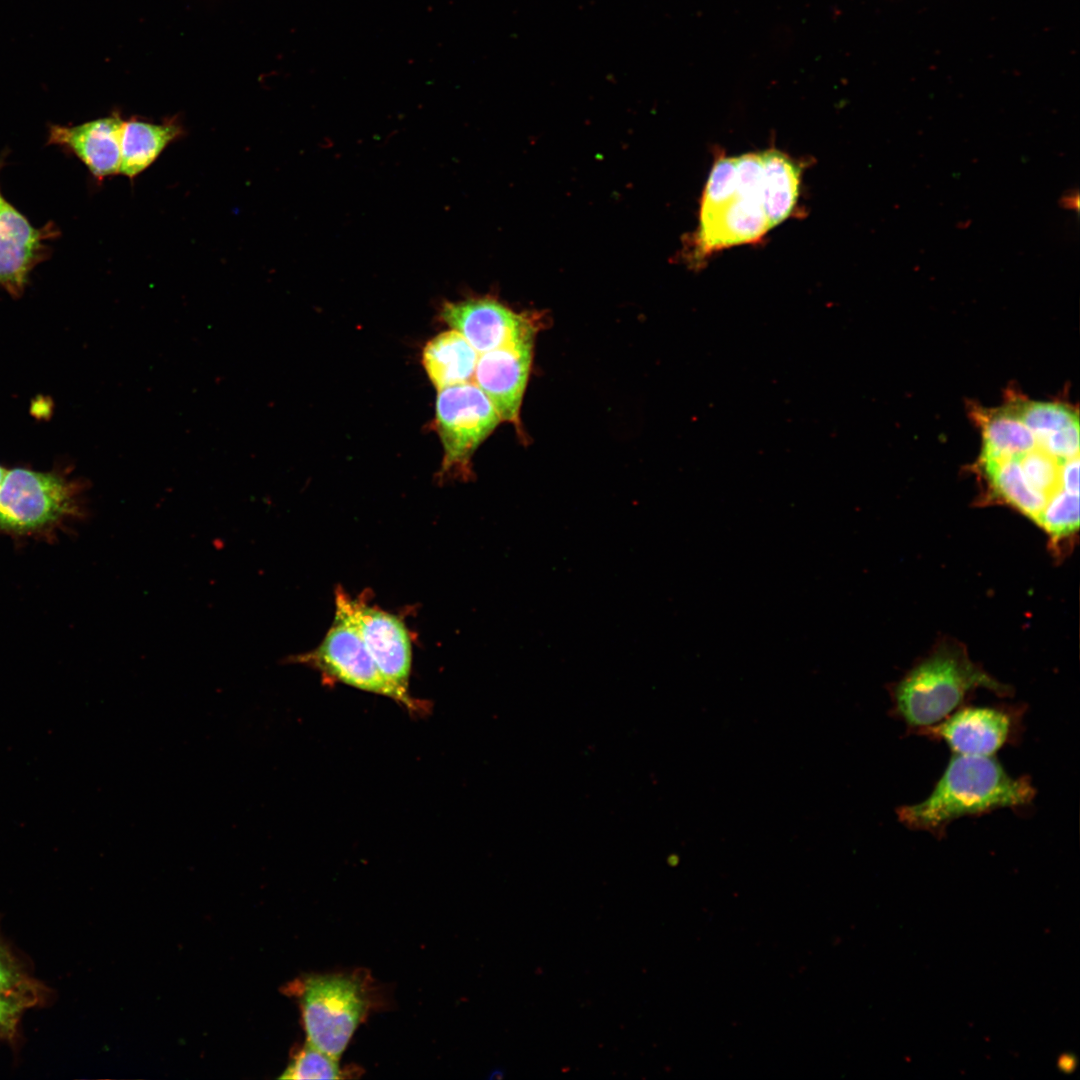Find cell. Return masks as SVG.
Segmentation results:
<instances>
[{
	"label": "cell",
	"instance_id": "obj_1",
	"mask_svg": "<svg viewBox=\"0 0 1080 1080\" xmlns=\"http://www.w3.org/2000/svg\"><path fill=\"white\" fill-rule=\"evenodd\" d=\"M1037 791L1028 775H1010L994 756L953 753L930 794L922 801L896 808L898 821L913 831L944 837L947 827L963 817L999 809L1029 810Z\"/></svg>",
	"mask_w": 1080,
	"mask_h": 1080
},
{
	"label": "cell",
	"instance_id": "obj_2",
	"mask_svg": "<svg viewBox=\"0 0 1080 1080\" xmlns=\"http://www.w3.org/2000/svg\"><path fill=\"white\" fill-rule=\"evenodd\" d=\"M1011 697L1013 687L999 682L971 661L959 643L945 641L889 686L890 714L908 734L933 726L965 705L975 690Z\"/></svg>",
	"mask_w": 1080,
	"mask_h": 1080
},
{
	"label": "cell",
	"instance_id": "obj_3",
	"mask_svg": "<svg viewBox=\"0 0 1080 1080\" xmlns=\"http://www.w3.org/2000/svg\"><path fill=\"white\" fill-rule=\"evenodd\" d=\"M300 1005L306 1042L340 1058L378 1003L367 970L305 975L289 985Z\"/></svg>",
	"mask_w": 1080,
	"mask_h": 1080
},
{
	"label": "cell",
	"instance_id": "obj_4",
	"mask_svg": "<svg viewBox=\"0 0 1080 1080\" xmlns=\"http://www.w3.org/2000/svg\"><path fill=\"white\" fill-rule=\"evenodd\" d=\"M286 661L309 666L328 680L389 697L410 713L426 711L427 704L394 686L381 673L351 612L349 595L341 588L335 592L334 621L322 642L315 649L290 656Z\"/></svg>",
	"mask_w": 1080,
	"mask_h": 1080
},
{
	"label": "cell",
	"instance_id": "obj_5",
	"mask_svg": "<svg viewBox=\"0 0 1080 1080\" xmlns=\"http://www.w3.org/2000/svg\"><path fill=\"white\" fill-rule=\"evenodd\" d=\"M435 428L444 456L439 475L471 474L470 460L477 447L501 422L493 404L475 383H461L439 390Z\"/></svg>",
	"mask_w": 1080,
	"mask_h": 1080
},
{
	"label": "cell",
	"instance_id": "obj_6",
	"mask_svg": "<svg viewBox=\"0 0 1080 1080\" xmlns=\"http://www.w3.org/2000/svg\"><path fill=\"white\" fill-rule=\"evenodd\" d=\"M76 488L57 474L7 470L0 485V530L32 532L77 512Z\"/></svg>",
	"mask_w": 1080,
	"mask_h": 1080
},
{
	"label": "cell",
	"instance_id": "obj_7",
	"mask_svg": "<svg viewBox=\"0 0 1080 1080\" xmlns=\"http://www.w3.org/2000/svg\"><path fill=\"white\" fill-rule=\"evenodd\" d=\"M1026 711V704H965L916 735L944 742L956 754L994 756L1003 747L1019 742Z\"/></svg>",
	"mask_w": 1080,
	"mask_h": 1080
},
{
	"label": "cell",
	"instance_id": "obj_8",
	"mask_svg": "<svg viewBox=\"0 0 1080 1080\" xmlns=\"http://www.w3.org/2000/svg\"><path fill=\"white\" fill-rule=\"evenodd\" d=\"M440 318L458 331L478 354L527 337L536 326L527 314H519L493 297H469L442 304Z\"/></svg>",
	"mask_w": 1080,
	"mask_h": 1080
},
{
	"label": "cell",
	"instance_id": "obj_9",
	"mask_svg": "<svg viewBox=\"0 0 1080 1080\" xmlns=\"http://www.w3.org/2000/svg\"><path fill=\"white\" fill-rule=\"evenodd\" d=\"M60 231L53 223L35 228L0 192V286L22 295L33 268L49 257L46 240Z\"/></svg>",
	"mask_w": 1080,
	"mask_h": 1080
},
{
	"label": "cell",
	"instance_id": "obj_10",
	"mask_svg": "<svg viewBox=\"0 0 1080 1080\" xmlns=\"http://www.w3.org/2000/svg\"><path fill=\"white\" fill-rule=\"evenodd\" d=\"M534 337L482 353L475 384L493 404L501 421L519 425V411L529 376Z\"/></svg>",
	"mask_w": 1080,
	"mask_h": 1080
},
{
	"label": "cell",
	"instance_id": "obj_11",
	"mask_svg": "<svg viewBox=\"0 0 1080 1080\" xmlns=\"http://www.w3.org/2000/svg\"><path fill=\"white\" fill-rule=\"evenodd\" d=\"M349 606L362 638L384 677L409 692L412 648L408 630L396 615L349 596Z\"/></svg>",
	"mask_w": 1080,
	"mask_h": 1080
},
{
	"label": "cell",
	"instance_id": "obj_12",
	"mask_svg": "<svg viewBox=\"0 0 1080 1080\" xmlns=\"http://www.w3.org/2000/svg\"><path fill=\"white\" fill-rule=\"evenodd\" d=\"M124 120L118 113L79 125H49L48 144L75 155L92 176L102 181L119 173L120 138Z\"/></svg>",
	"mask_w": 1080,
	"mask_h": 1080
},
{
	"label": "cell",
	"instance_id": "obj_13",
	"mask_svg": "<svg viewBox=\"0 0 1080 1080\" xmlns=\"http://www.w3.org/2000/svg\"><path fill=\"white\" fill-rule=\"evenodd\" d=\"M770 229L762 201L745 195L736 186L735 195L714 211L700 215L696 248L700 255L733 245L760 240Z\"/></svg>",
	"mask_w": 1080,
	"mask_h": 1080
},
{
	"label": "cell",
	"instance_id": "obj_14",
	"mask_svg": "<svg viewBox=\"0 0 1080 1080\" xmlns=\"http://www.w3.org/2000/svg\"><path fill=\"white\" fill-rule=\"evenodd\" d=\"M971 416L981 431L980 461L1018 458L1037 447L1033 433L1006 404L999 408L975 406Z\"/></svg>",
	"mask_w": 1080,
	"mask_h": 1080
},
{
	"label": "cell",
	"instance_id": "obj_15",
	"mask_svg": "<svg viewBox=\"0 0 1080 1080\" xmlns=\"http://www.w3.org/2000/svg\"><path fill=\"white\" fill-rule=\"evenodd\" d=\"M182 134L183 128L176 120L161 124L138 119L124 121L120 138L119 173L130 179L137 177Z\"/></svg>",
	"mask_w": 1080,
	"mask_h": 1080
},
{
	"label": "cell",
	"instance_id": "obj_16",
	"mask_svg": "<svg viewBox=\"0 0 1080 1080\" xmlns=\"http://www.w3.org/2000/svg\"><path fill=\"white\" fill-rule=\"evenodd\" d=\"M477 360L478 353L454 329L432 338L422 353L424 369L438 391L469 382L474 377Z\"/></svg>",
	"mask_w": 1080,
	"mask_h": 1080
},
{
	"label": "cell",
	"instance_id": "obj_17",
	"mask_svg": "<svg viewBox=\"0 0 1080 1080\" xmlns=\"http://www.w3.org/2000/svg\"><path fill=\"white\" fill-rule=\"evenodd\" d=\"M762 162V204L770 229L791 213L799 192L800 168L784 153L768 150Z\"/></svg>",
	"mask_w": 1080,
	"mask_h": 1080
},
{
	"label": "cell",
	"instance_id": "obj_18",
	"mask_svg": "<svg viewBox=\"0 0 1080 1080\" xmlns=\"http://www.w3.org/2000/svg\"><path fill=\"white\" fill-rule=\"evenodd\" d=\"M993 494L1033 521H1037L1048 498L1025 478L1018 458L979 460Z\"/></svg>",
	"mask_w": 1080,
	"mask_h": 1080
},
{
	"label": "cell",
	"instance_id": "obj_19",
	"mask_svg": "<svg viewBox=\"0 0 1080 1080\" xmlns=\"http://www.w3.org/2000/svg\"><path fill=\"white\" fill-rule=\"evenodd\" d=\"M1006 405L1030 429L1036 440L1079 421L1077 411L1063 403L1033 401L1014 394Z\"/></svg>",
	"mask_w": 1080,
	"mask_h": 1080
},
{
	"label": "cell",
	"instance_id": "obj_20",
	"mask_svg": "<svg viewBox=\"0 0 1080 1080\" xmlns=\"http://www.w3.org/2000/svg\"><path fill=\"white\" fill-rule=\"evenodd\" d=\"M359 1070L342 1068L335 1058L306 1042L287 1065L280 1079H344Z\"/></svg>",
	"mask_w": 1080,
	"mask_h": 1080
},
{
	"label": "cell",
	"instance_id": "obj_21",
	"mask_svg": "<svg viewBox=\"0 0 1080 1080\" xmlns=\"http://www.w3.org/2000/svg\"><path fill=\"white\" fill-rule=\"evenodd\" d=\"M1036 522L1054 543L1071 537L1079 527V494L1059 489L1048 498Z\"/></svg>",
	"mask_w": 1080,
	"mask_h": 1080
},
{
	"label": "cell",
	"instance_id": "obj_22",
	"mask_svg": "<svg viewBox=\"0 0 1080 1080\" xmlns=\"http://www.w3.org/2000/svg\"><path fill=\"white\" fill-rule=\"evenodd\" d=\"M1018 461L1030 485L1047 498L1061 489V461L1055 457L1036 447L1019 456Z\"/></svg>",
	"mask_w": 1080,
	"mask_h": 1080
},
{
	"label": "cell",
	"instance_id": "obj_23",
	"mask_svg": "<svg viewBox=\"0 0 1080 1080\" xmlns=\"http://www.w3.org/2000/svg\"><path fill=\"white\" fill-rule=\"evenodd\" d=\"M40 994V986L30 979L13 988L0 990V1039L14 1035L22 1013L39 1000Z\"/></svg>",
	"mask_w": 1080,
	"mask_h": 1080
},
{
	"label": "cell",
	"instance_id": "obj_24",
	"mask_svg": "<svg viewBox=\"0 0 1080 1080\" xmlns=\"http://www.w3.org/2000/svg\"><path fill=\"white\" fill-rule=\"evenodd\" d=\"M736 193L734 158L718 159L709 175L701 202L700 215L708 214L728 202Z\"/></svg>",
	"mask_w": 1080,
	"mask_h": 1080
},
{
	"label": "cell",
	"instance_id": "obj_25",
	"mask_svg": "<svg viewBox=\"0 0 1080 1080\" xmlns=\"http://www.w3.org/2000/svg\"><path fill=\"white\" fill-rule=\"evenodd\" d=\"M1036 444L1061 462L1079 456V421L1037 439Z\"/></svg>",
	"mask_w": 1080,
	"mask_h": 1080
},
{
	"label": "cell",
	"instance_id": "obj_26",
	"mask_svg": "<svg viewBox=\"0 0 1080 1080\" xmlns=\"http://www.w3.org/2000/svg\"><path fill=\"white\" fill-rule=\"evenodd\" d=\"M28 980L9 949L0 943V990L13 988Z\"/></svg>",
	"mask_w": 1080,
	"mask_h": 1080
},
{
	"label": "cell",
	"instance_id": "obj_27",
	"mask_svg": "<svg viewBox=\"0 0 1080 1080\" xmlns=\"http://www.w3.org/2000/svg\"><path fill=\"white\" fill-rule=\"evenodd\" d=\"M1060 484L1063 490L1079 494V456L1061 462Z\"/></svg>",
	"mask_w": 1080,
	"mask_h": 1080
},
{
	"label": "cell",
	"instance_id": "obj_28",
	"mask_svg": "<svg viewBox=\"0 0 1080 1080\" xmlns=\"http://www.w3.org/2000/svg\"><path fill=\"white\" fill-rule=\"evenodd\" d=\"M1079 196L1077 192H1068L1061 198L1062 207L1065 209L1076 210L1079 206Z\"/></svg>",
	"mask_w": 1080,
	"mask_h": 1080
},
{
	"label": "cell",
	"instance_id": "obj_29",
	"mask_svg": "<svg viewBox=\"0 0 1080 1080\" xmlns=\"http://www.w3.org/2000/svg\"><path fill=\"white\" fill-rule=\"evenodd\" d=\"M1073 1064V1060L1069 1057H1064L1063 1060L1060 1062V1066L1063 1068L1064 1071L1071 1070Z\"/></svg>",
	"mask_w": 1080,
	"mask_h": 1080
},
{
	"label": "cell",
	"instance_id": "obj_30",
	"mask_svg": "<svg viewBox=\"0 0 1080 1080\" xmlns=\"http://www.w3.org/2000/svg\"><path fill=\"white\" fill-rule=\"evenodd\" d=\"M6 472H7V470L5 468H3L2 466H0V485H1L2 481H3V479H4V476H5Z\"/></svg>",
	"mask_w": 1080,
	"mask_h": 1080
},
{
	"label": "cell",
	"instance_id": "obj_31",
	"mask_svg": "<svg viewBox=\"0 0 1080 1080\" xmlns=\"http://www.w3.org/2000/svg\"><path fill=\"white\" fill-rule=\"evenodd\" d=\"M5 154H6V153H4V154H3V155H2L1 157H0V170L2 169V167H3V165H4V159H5Z\"/></svg>",
	"mask_w": 1080,
	"mask_h": 1080
}]
</instances>
